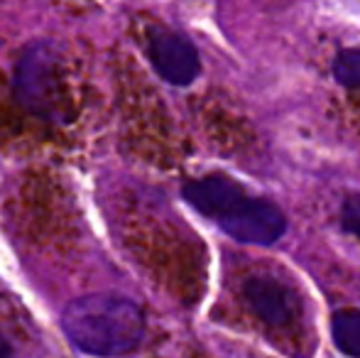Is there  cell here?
<instances>
[{"label": "cell", "mask_w": 360, "mask_h": 358, "mask_svg": "<svg viewBox=\"0 0 360 358\" xmlns=\"http://www.w3.org/2000/svg\"><path fill=\"white\" fill-rule=\"evenodd\" d=\"M181 194L196 211H201L206 219H214L216 224L248 199V191L226 174H211L189 181L184 184Z\"/></svg>", "instance_id": "6"}, {"label": "cell", "mask_w": 360, "mask_h": 358, "mask_svg": "<svg viewBox=\"0 0 360 358\" xmlns=\"http://www.w3.org/2000/svg\"><path fill=\"white\" fill-rule=\"evenodd\" d=\"M62 329L79 351L110 358L138 349L145 334V317L128 297L86 295L67 305Z\"/></svg>", "instance_id": "1"}, {"label": "cell", "mask_w": 360, "mask_h": 358, "mask_svg": "<svg viewBox=\"0 0 360 358\" xmlns=\"http://www.w3.org/2000/svg\"><path fill=\"white\" fill-rule=\"evenodd\" d=\"M223 231L231 238L240 241V243L250 245H270L275 241H280L287 231V219L275 204L265 199H252L248 196L240 206L231 211L228 216H223L218 221Z\"/></svg>", "instance_id": "4"}, {"label": "cell", "mask_w": 360, "mask_h": 358, "mask_svg": "<svg viewBox=\"0 0 360 358\" xmlns=\"http://www.w3.org/2000/svg\"><path fill=\"white\" fill-rule=\"evenodd\" d=\"M341 226L346 234L356 236L360 241V194H353L346 199L341 209Z\"/></svg>", "instance_id": "9"}, {"label": "cell", "mask_w": 360, "mask_h": 358, "mask_svg": "<svg viewBox=\"0 0 360 358\" xmlns=\"http://www.w3.org/2000/svg\"><path fill=\"white\" fill-rule=\"evenodd\" d=\"M147 52H150V62L157 69V74L174 87H189L201 72L196 47L174 30L150 27Z\"/></svg>", "instance_id": "3"}, {"label": "cell", "mask_w": 360, "mask_h": 358, "mask_svg": "<svg viewBox=\"0 0 360 358\" xmlns=\"http://www.w3.org/2000/svg\"><path fill=\"white\" fill-rule=\"evenodd\" d=\"M0 358H15L13 356V349H10V344L5 341L3 334H0Z\"/></svg>", "instance_id": "10"}, {"label": "cell", "mask_w": 360, "mask_h": 358, "mask_svg": "<svg viewBox=\"0 0 360 358\" xmlns=\"http://www.w3.org/2000/svg\"><path fill=\"white\" fill-rule=\"evenodd\" d=\"M15 96L25 110L42 120L64 123L69 118L57 49L52 42H37L25 49L15 67Z\"/></svg>", "instance_id": "2"}, {"label": "cell", "mask_w": 360, "mask_h": 358, "mask_svg": "<svg viewBox=\"0 0 360 358\" xmlns=\"http://www.w3.org/2000/svg\"><path fill=\"white\" fill-rule=\"evenodd\" d=\"M243 297H245L248 307L270 326H285L297 314L294 292L275 277H250L243 287Z\"/></svg>", "instance_id": "5"}, {"label": "cell", "mask_w": 360, "mask_h": 358, "mask_svg": "<svg viewBox=\"0 0 360 358\" xmlns=\"http://www.w3.org/2000/svg\"><path fill=\"white\" fill-rule=\"evenodd\" d=\"M333 77L341 87L360 89V47L338 52L333 59Z\"/></svg>", "instance_id": "8"}, {"label": "cell", "mask_w": 360, "mask_h": 358, "mask_svg": "<svg viewBox=\"0 0 360 358\" xmlns=\"http://www.w3.org/2000/svg\"><path fill=\"white\" fill-rule=\"evenodd\" d=\"M331 334L343 354L360 358V309L336 312L331 319Z\"/></svg>", "instance_id": "7"}]
</instances>
